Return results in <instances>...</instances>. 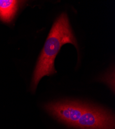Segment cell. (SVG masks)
Here are the masks:
<instances>
[{"label": "cell", "instance_id": "6da1fadb", "mask_svg": "<svg viewBox=\"0 0 115 129\" xmlns=\"http://www.w3.org/2000/svg\"><path fill=\"white\" fill-rule=\"evenodd\" d=\"M66 44L73 45L78 50V42L72 33L67 15L62 14L52 26L39 57L34 72L32 88L34 91L40 80L56 72L55 58L61 47Z\"/></svg>", "mask_w": 115, "mask_h": 129}, {"label": "cell", "instance_id": "7a4b0ae2", "mask_svg": "<svg viewBox=\"0 0 115 129\" xmlns=\"http://www.w3.org/2000/svg\"><path fill=\"white\" fill-rule=\"evenodd\" d=\"M114 117L101 107L86 104L75 127L80 129H114Z\"/></svg>", "mask_w": 115, "mask_h": 129}, {"label": "cell", "instance_id": "3957f363", "mask_svg": "<svg viewBox=\"0 0 115 129\" xmlns=\"http://www.w3.org/2000/svg\"><path fill=\"white\" fill-rule=\"evenodd\" d=\"M85 105V103L80 101L64 100L47 104L45 109L58 121L75 127L84 110Z\"/></svg>", "mask_w": 115, "mask_h": 129}, {"label": "cell", "instance_id": "277c9868", "mask_svg": "<svg viewBox=\"0 0 115 129\" xmlns=\"http://www.w3.org/2000/svg\"><path fill=\"white\" fill-rule=\"evenodd\" d=\"M22 2L15 0H0V20L4 23L11 22Z\"/></svg>", "mask_w": 115, "mask_h": 129}]
</instances>
